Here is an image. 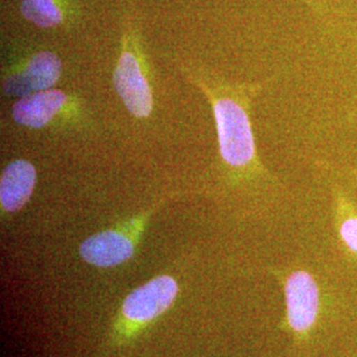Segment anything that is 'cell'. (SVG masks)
<instances>
[{
	"mask_svg": "<svg viewBox=\"0 0 357 357\" xmlns=\"http://www.w3.org/2000/svg\"><path fill=\"white\" fill-rule=\"evenodd\" d=\"M218 146L222 159L231 167H248L255 162L253 131L248 112L229 97L212 101Z\"/></svg>",
	"mask_w": 357,
	"mask_h": 357,
	"instance_id": "6da1fadb",
	"label": "cell"
},
{
	"mask_svg": "<svg viewBox=\"0 0 357 357\" xmlns=\"http://www.w3.org/2000/svg\"><path fill=\"white\" fill-rule=\"evenodd\" d=\"M113 82L118 96L131 114L138 118L151 114L153 106L151 88L138 57L132 52L121 53L113 75Z\"/></svg>",
	"mask_w": 357,
	"mask_h": 357,
	"instance_id": "7a4b0ae2",
	"label": "cell"
},
{
	"mask_svg": "<svg viewBox=\"0 0 357 357\" xmlns=\"http://www.w3.org/2000/svg\"><path fill=\"white\" fill-rule=\"evenodd\" d=\"M63 65L52 52H38L17 72L4 78L3 90L7 96L26 97L43 90L52 89L60 77Z\"/></svg>",
	"mask_w": 357,
	"mask_h": 357,
	"instance_id": "3957f363",
	"label": "cell"
},
{
	"mask_svg": "<svg viewBox=\"0 0 357 357\" xmlns=\"http://www.w3.org/2000/svg\"><path fill=\"white\" fill-rule=\"evenodd\" d=\"M178 283L169 275L156 277L128 294L122 306L125 318L144 323L158 318L171 306L178 295Z\"/></svg>",
	"mask_w": 357,
	"mask_h": 357,
	"instance_id": "277c9868",
	"label": "cell"
},
{
	"mask_svg": "<svg viewBox=\"0 0 357 357\" xmlns=\"http://www.w3.org/2000/svg\"><path fill=\"white\" fill-rule=\"evenodd\" d=\"M289 323L295 331L305 332L314 324L319 308V291L306 271H295L286 282Z\"/></svg>",
	"mask_w": 357,
	"mask_h": 357,
	"instance_id": "5b68a950",
	"label": "cell"
},
{
	"mask_svg": "<svg viewBox=\"0 0 357 357\" xmlns=\"http://www.w3.org/2000/svg\"><path fill=\"white\" fill-rule=\"evenodd\" d=\"M132 240L118 230H103L90 236L79 246V255L93 266L112 268L134 255Z\"/></svg>",
	"mask_w": 357,
	"mask_h": 357,
	"instance_id": "8992f818",
	"label": "cell"
},
{
	"mask_svg": "<svg viewBox=\"0 0 357 357\" xmlns=\"http://www.w3.org/2000/svg\"><path fill=\"white\" fill-rule=\"evenodd\" d=\"M68 97L63 90L50 89L33 93L13 103V121L22 126H47L65 106Z\"/></svg>",
	"mask_w": 357,
	"mask_h": 357,
	"instance_id": "52a82bcc",
	"label": "cell"
},
{
	"mask_svg": "<svg viewBox=\"0 0 357 357\" xmlns=\"http://www.w3.org/2000/svg\"><path fill=\"white\" fill-rule=\"evenodd\" d=\"M36 168L24 160H13L0 178V204L7 212H17L28 203L36 185Z\"/></svg>",
	"mask_w": 357,
	"mask_h": 357,
	"instance_id": "ba28073f",
	"label": "cell"
},
{
	"mask_svg": "<svg viewBox=\"0 0 357 357\" xmlns=\"http://www.w3.org/2000/svg\"><path fill=\"white\" fill-rule=\"evenodd\" d=\"M24 17L41 28L59 26L63 22V11L56 0H22Z\"/></svg>",
	"mask_w": 357,
	"mask_h": 357,
	"instance_id": "9c48e42d",
	"label": "cell"
},
{
	"mask_svg": "<svg viewBox=\"0 0 357 357\" xmlns=\"http://www.w3.org/2000/svg\"><path fill=\"white\" fill-rule=\"evenodd\" d=\"M340 234L345 245L357 253V218H348L340 227Z\"/></svg>",
	"mask_w": 357,
	"mask_h": 357,
	"instance_id": "30bf717a",
	"label": "cell"
}]
</instances>
